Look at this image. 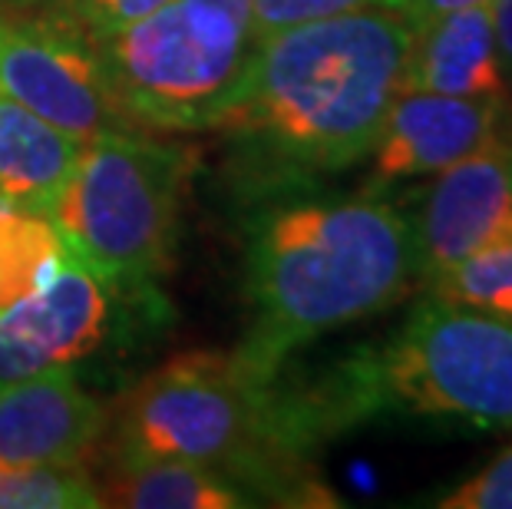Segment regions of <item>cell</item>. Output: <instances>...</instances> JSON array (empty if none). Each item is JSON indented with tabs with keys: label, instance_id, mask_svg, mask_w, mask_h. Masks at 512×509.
<instances>
[{
	"label": "cell",
	"instance_id": "6da1fadb",
	"mask_svg": "<svg viewBox=\"0 0 512 509\" xmlns=\"http://www.w3.org/2000/svg\"><path fill=\"white\" fill-rule=\"evenodd\" d=\"M413 27L397 7L314 20L255 43L212 126L242 179L281 189L361 162L403 90Z\"/></svg>",
	"mask_w": 512,
	"mask_h": 509
},
{
	"label": "cell",
	"instance_id": "7a4b0ae2",
	"mask_svg": "<svg viewBox=\"0 0 512 509\" xmlns=\"http://www.w3.org/2000/svg\"><path fill=\"white\" fill-rule=\"evenodd\" d=\"M413 281V225L384 202L311 199L268 209L248 229L252 324L235 354L275 377L301 344L397 305Z\"/></svg>",
	"mask_w": 512,
	"mask_h": 509
},
{
	"label": "cell",
	"instance_id": "3957f363",
	"mask_svg": "<svg viewBox=\"0 0 512 509\" xmlns=\"http://www.w3.org/2000/svg\"><path fill=\"white\" fill-rule=\"evenodd\" d=\"M110 460H182L245 493L291 496L304 486L301 453L314 447L281 371L265 377L235 351L172 357L119 397L106 417Z\"/></svg>",
	"mask_w": 512,
	"mask_h": 509
},
{
	"label": "cell",
	"instance_id": "277c9868",
	"mask_svg": "<svg viewBox=\"0 0 512 509\" xmlns=\"http://www.w3.org/2000/svg\"><path fill=\"white\" fill-rule=\"evenodd\" d=\"M199 153L149 133L90 139L53 209L70 255L110 288H146L166 272L182 196Z\"/></svg>",
	"mask_w": 512,
	"mask_h": 509
},
{
	"label": "cell",
	"instance_id": "5b68a950",
	"mask_svg": "<svg viewBox=\"0 0 512 509\" xmlns=\"http://www.w3.org/2000/svg\"><path fill=\"white\" fill-rule=\"evenodd\" d=\"M86 40L146 133L209 129L255 50L252 24L205 0H172Z\"/></svg>",
	"mask_w": 512,
	"mask_h": 509
},
{
	"label": "cell",
	"instance_id": "8992f818",
	"mask_svg": "<svg viewBox=\"0 0 512 509\" xmlns=\"http://www.w3.org/2000/svg\"><path fill=\"white\" fill-rule=\"evenodd\" d=\"M380 407L483 430L512 427V321L420 301L380 351H370Z\"/></svg>",
	"mask_w": 512,
	"mask_h": 509
},
{
	"label": "cell",
	"instance_id": "52a82bcc",
	"mask_svg": "<svg viewBox=\"0 0 512 509\" xmlns=\"http://www.w3.org/2000/svg\"><path fill=\"white\" fill-rule=\"evenodd\" d=\"M0 90L86 143L146 133L119 100L93 43L43 17L0 24Z\"/></svg>",
	"mask_w": 512,
	"mask_h": 509
},
{
	"label": "cell",
	"instance_id": "ba28073f",
	"mask_svg": "<svg viewBox=\"0 0 512 509\" xmlns=\"http://www.w3.org/2000/svg\"><path fill=\"white\" fill-rule=\"evenodd\" d=\"M106 328L103 281L67 255L57 275L0 311V387L76 364L100 348Z\"/></svg>",
	"mask_w": 512,
	"mask_h": 509
},
{
	"label": "cell",
	"instance_id": "9c48e42d",
	"mask_svg": "<svg viewBox=\"0 0 512 509\" xmlns=\"http://www.w3.org/2000/svg\"><path fill=\"white\" fill-rule=\"evenodd\" d=\"M512 242V146L499 143L443 169L413 225L417 272L427 285L483 248Z\"/></svg>",
	"mask_w": 512,
	"mask_h": 509
},
{
	"label": "cell",
	"instance_id": "30bf717a",
	"mask_svg": "<svg viewBox=\"0 0 512 509\" xmlns=\"http://www.w3.org/2000/svg\"><path fill=\"white\" fill-rule=\"evenodd\" d=\"M503 143V100L403 90L370 149L374 182L433 176Z\"/></svg>",
	"mask_w": 512,
	"mask_h": 509
},
{
	"label": "cell",
	"instance_id": "8fae6325",
	"mask_svg": "<svg viewBox=\"0 0 512 509\" xmlns=\"http://www.w3.org/2000/svg\"><path fill=\"white\" fill-rule=\"evenodd\" d=\"M103 400L60 367L0 387V460L86 467L103 450Z\"/></svg>",
	"mask_w": 512,
	"mask_h": 509
},
{
	"label": "cell",
	"instance_id": "7c38bea8",
	"mask_svg": "<svg viewBox=\"0 0 512 509\" xmlns=\"http://www.w3.org/2000/svg\"><path fill=\"white\" fill-rule=\"evenodd\" d=\"M403 90L466 96V100H506L509 83L496 53L493 7H463L413 30Z\"/></svg>",
	"mask_w": 512,
	"mask_h": 509
},
{
	"label": "cell",
	"instance_id": "4fadbf2b",
	"mask_svg": "<svg viewBox=\"0 0 512 509\" xmlns=\"http://www.w3.org/2000/svg\"><path fill=\"white\" fill-rule=\"evenodd\" d=\"M86 139L47 123L0 90V202L53 215Z\"/></svg>",
	"mask_w": 512,
	"mask_h": 509
},
{
	"label": "cell",
	"instance_id": "5bb4252c",
	"mask_svg": "<svg viewBox=\"0 0 512 509\" xmlns=\"http://www.w3.org/2000/svg\"><path fill=\"white\" fill-rule=\"evenodd\" d=\"M103 506L129 509H232L252 506L225 476L182 460H113L100 486Z\"/></svg>",
	"mask_w": 512,
	"mask_h": 509
},
{
	"label": "cell",
	"instance_id": "9a60e30c",
	"mask_svg": "<svg viewBox=\"0 0 512 509\" xmlns=\"http://www.w3.org/2000/svg\"><path fill=\"white\" fill-rule=\"evenodd\" d=\"M70 248L47 215L0 202V311L57 275Z\"/></svg>",
	"mask_w": 512,
	"mask_h": 509
},
{
	"label": "cell",
	"instance_id": "2e32d148",
	"mask_svg": "<svg viewBox=\"0 0 512 509\" xmlns=\"http://www.w3.org/2000/svg\"><path fill=\"white\" fill-rule=\"evenodd\" d=\"M430 295L470 311L493 314L499 321H512V242L483 248L437 278L427 281Z\"/></svg>",
	"mask_w": 512,
	"mask_h": 509
},
{
	"label": "cell",
	"instance_id": "e0dca14e",
	"mask_svg": "<svg viewBox=\"0 0 512 509\" xmlns=\"http://www.w3.org/2000/svg\"><path fill=\"white\" fill-rule=\"evenodd\" d=\"M100 486L86 467L0 460V509H96Z\"/></svg>",
	"mask_w": 512,
	"mask_h": 509
},
{
	"label": "cell",
	"instance_id": "ac0fdd59",
	"mask_svg": "<svg viewBox=\"0 0 512 509\" xmlns=\"http://www.w3.org/2000/svg\"><path fill=\"white\" fill-rule=\"evenodd\" d=\"M166 4L172 0H50L40 10V17L70 27L83 37H100L126 24H136Z\"/></svg>",
	"mask_w": 512,
	"mask_h": 509
},
{
	"label": "cell",
	"instance_id": "d6986e66",
	"mask_svg": "<svg viewBox=\"0 0 512 509\" xmlns=\"http://www.w3.org/2000/svg\"><path fill=\"white\" fill-rule=\"evenodd\" d=\"M367 7H400V0H252V40L261 43L281 30Z\"/></svg>",
	"mask_w": 512,
	"mask_h": 509
},
{
	"label": "cell",
	"instance_id": "ffe728a7",
	"mask_svg": "<svg viewBox=\"0 0 512 509\" xmlns=\"http://www.w3.org/2000/svg\"><path fill=\"white\" fill-rule=\"evenodd\" d=\"M443 509H512V447L440 500Z\"/></svg>",
	"mask_w": 512,
	"mask_h": 509
},
{
	"label": "cell",
	"instance_id": "44dd1931",
	"mask_svg": "<svg viewBox=\"0 0 512 509\" xmlns=\"http://www.w3.org/2000/svg\"><path fill=\"white\" fill-rule=\"evenodd\" d=\"M476 4H493V0H403L397 10L407 17V24L413 30H420V27L433 24V20L443 17V14H453V10L476 7Z\"/></svg>",
	"mask_w": 512,
	"mask_h": 509
},
{
	"label": "cell",
	"instance_id": "7402d4cb",
	"mask_svg": "<svg viewBox=\"0 0 512 509\" xmlns=\"http://www.w3.org/2000/svg\"><path fill=\"white\" fill-rule=\"evenodd\" d=\"M493 30H496V53L503 67L506 83H512V0H493Z\"/></svg>",
	"mask_w": 512,
	"mask_h": 509
},
{
	"label": "cell",
	"instance_id": "603a6c76",
	"mask_svg": "<svg viewBox=\"0 0 512 509\" xmlns=\"http://www.w3.org/2000/svg\"><path fill=\"white\" fill-rule=\"evenodd\" d=\"M205 4H215V7L228 10L232 17L248 20V24H252V0H205Z\"/></svg>",
	"mask_w": 512,
	"mask_h": 509
},
{
	"label": "cell",
	"instance_id": "cb8c5ba5",
	"mask_svg": "<svg viewBox=\"0 0 512 509\" xmlns=\"http://www.w3.org/2000/svg\"><path fill=\"white\" fill-rule=\"evenodd\" d=\"M10 4H14L17 10H24V7H37V10H43L50 4V0H10Z\"/></svg>",
	"mask_w": 512,
	"mask_h": 509
},
{
	"label": "cell",
	"instance_id": "d4e9b609",
	"mask_svg": "<svg viewBox=\"0 0 512 509\" xmlns=\"http://www.w3.org/2000/svg\"><path fill=\"white\" fill-rule=\"evenodd\" d=\"M400 4H403V0H400Z\"/></svg>",
	"mask_w": 512,
	"mask_h": 509
}]
</instances>
